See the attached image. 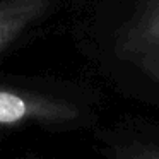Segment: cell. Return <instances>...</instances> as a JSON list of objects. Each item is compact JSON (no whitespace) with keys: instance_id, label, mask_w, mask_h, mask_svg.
Returning a JSON list of instances; mask_svg holds the SVG:
<instances>
[{"instance_id":"2","label":"cell","mask_w":159,"mask_h":159,"mask_svg":"<svg viewBox=\"0 0 159 159\" xmlns=\"http://www.w3.org/2000/svg\"><path fill=\"white\" fill-rule=\"evenodd\" d=\"M77 118L79 110L70 101L31 91L0 87V127L62 125Z\"/></svg>"},{"instance_id":"3","label":"cell","mask_w":159,"mask_h":159,"mask_svg":"<svg viewBox=\"0 0 159 159\" xmlns=\"http://www.w3.org/2000/svg\"><path fill=\"white\" fill-rule=\"evenodd\" d=\"M53 0H0V53L48 12Z\"/></svg>"},{"instance_id":"1","label":"cell","mask_w":159,"mask_h":159,"mask_svg":"<svg viewBox=\"0 0 159 159\" xmlns=\"http://www.w3.org/2000/svg\"><path fill=\"white\" fill-rule=\"evenodd\" d=\"M115 53L159 82V0H145L121 28Z\"/></svg>"}]
</instances>
